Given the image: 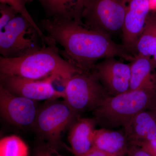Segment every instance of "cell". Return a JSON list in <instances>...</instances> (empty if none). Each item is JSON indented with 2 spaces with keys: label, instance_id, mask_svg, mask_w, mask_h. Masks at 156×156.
<instances>
[{
  "label": "cell",
  "instance_id": "15",
  "mask_svg": "<svg viewBox=\"0 0 156 156\" xmlns=\"http://www.w3.org/2000/svg\"><path fill=\"white\" fill-rule=\"evenodd\" d=\"M131 62V79L128 91L156 89V73L152 65L151 58L135 56Z\"/></svg>",
  "mask_w": 156,
  "mask_h": 156
},
{
  "label": "cell",
  "instance_id": "11",
  "mask_svg": "<svg viewBox=\"0 0 156 156\" xmlns=\"http://www.w3.org/2000/svg\"><path fill=\"white\" fill-rule=\"evenodd\" d=\"M126 14L122 32V46L130 56L136 55V48L149 13V0H125Z\"/></svg>",
  "mask_w": 156,
  "mask_h": 156
},
{
  "label": "cell",
  "instance_id": "20",
  "mask_svg": "<svg viewBox=\"0 0 156 156\" xmlns=\"http://www.w3.org/2000/svg\"><path fill=\"white\" fill-rule=\"evenodd\" d=\"M0 31L3 30L11 20L19 14L12 7L4 3H0Z\"/></svg>",
  "mask_w": 156,
  "mask_h": 156
},
{
  "label": "cell",
  "instance_id": "12",
  "mask_svg": "<svg viewBox=\"0 0 156 156\" xmlns=\"http://www.w3.org/2000/svg\"><path fill=\"white\" fill-rule=\"evenodd\" d=\"M97 125L95 118L76 119L68 129V140L76 156H85L94 148L93 136Z\"/></svg>",
  "mask_w": 156,
  "mask_h": 156
},
{
  "label": "cell",
  "instance_id": "21",
  "mask_svg": "<svg viewBox=\"0 0 156 156\" xmlns=\"http://www.w3.org/2000/svg\"><path fill=\"white\" fill-rule=\"evenodd\" d=\"M152 156H156V139L142 141L135 144Z\"/></svg>",
  "mask_w": 156,
  "mask_h": 156
},
{
  "label": "cell",
  "instance_id": "22",
  "mask_svg": "<svg viewBox=\"0 0 156 156\" xmlns=\"http://www.w3.org/2000/svg\"><path fill=\"white\" fill-rule=\"evenodd\" d=\"M126 156H152L138 146L130 144Z\"/></svg>",
  "mask_w": 156,
  "mask_h": 156
},
{
  "label": "cell",
  "instance_id": "5",
  "mask_svg": "<svg viewBox=\"0 0 156 156\" xmlns=\"http://www.w3.org/2000/svg\"><path fill=\"white\" fill-rule=\"evenodd\" d=\"M64 86L63 100L79 116L94 111L111 96L91 71L74 75Z\"/></svg>",
  "mask_w": 156,
  "mask_h": 156
},
{
  "label": "cell",
  "instance_id": "10",
  "mask_svg": "<svg viewBox=\"0 0 156 156\" xmlns=\"http://www.w3.org/2000/svg\"><path fill=\"white\" fill-rule=\"evenodd\" d=\"M91 71L111 96L128 92L130 87L131 66L115 57L105 58L97 62Z\"/></svg>",
  "mask_w": 156,
  "mask_h": 156
},
{
  "label": "cell",
  "instance_id": "18",
  "mask_svg": "<svg viewBox=\"0 0 156 156\" xmlns=\"http://www.w3.org/2000/svg\"><path fill=\"white\" fill-rule=\"evenodd\" d=\"M29 149L19 136L11 135L0 140V156H29Z\"/></svg>",
  "mask_w": 156,
  "mask_h": 156
},
{
  "label": "cell",
  "instance_id": "2",
  "mask_svg": "<svg viewBox=\"0 0 156 156\" xmlns=\"http://www.w3.org/2000/svg\"><path fill=\"white\" fill-rule=\"evenodd\" d=\"M81 72L62 56L56 45L44 46L35 53L18 58L0 56V74L33 80L54 77L64 86L73 76Z\"/></svg>",
  "mask_w": 156,
  "mask_h": 156
},
{
  "label": "cell",
  "instance_id": "19",
  "mask_svg": "<svg viewBox=\"0 0 156 156\" xmlns=\"http://www.w3.org/2000/svg\"><path fill=\"white\" fill-rule=\"evenodd\" d=\"M30 2H32V0H0V3L7 4L11 6L18 12V14L22 15L29 21L38 33L41 39L43 46L53 44V41L44 33L27 11L26 5L27 3Z\"/></svg>",
  "mask_w": 156,
  "mask_h": 156
},
{
  "label": "cell",
  "instance_id": "26",
  "mask_svg": "<svg viewBox=\"0 0 156 156\" xmlns=\"http://www.w3.org/2000/svg\"><path fill=\"white\" fill-rule=\"evenodd\" d=\"M152 65L154 69H156V50L153 56L151 58Z\"/></svg>",
  "mask_w": 156,
  "mask_h": 156
},
{
  "label": "cell",
  "instance_id": "4",
  "mask_svg": "<svg viewBox=\"0 0 156 156\" xmlns=\"http://www.w3.org/2000/svg\"><path fill=\"white\" fill-rule=\"evenodd\" d=\"M79 117L64 100L46 101L39 107L32 129L40 141L57 151L62 145V133Z\"/></svg>",
  "mask_w": 156,
  "mask_h": 156
},
{
  "label": "cell",
  "instance_id": "7",
  "mask_svg": "<svg viewBox=\"0 0 156 156\" xmlns=\"http://www.w3.org/2000/svg\"><path fill=\"white\" fill-rule=\"evenodd\" d=\"M125 0H87L82 21L89 28L111 36L122 30Z\"/></svg>",
  "mask_w": 156,
  "mask_h": 156
},
{
  "label": "cell",
  "instance_id": "13",
  "mask_svg": "<svg viewBox=\"0 0 156 156\" xmlns=\"http://www.w3.org/2000/svg\"><path fill=\"white\" fill-rule=\"evenodd\" d=\"M123 128L131 144L156 139V109L139 113Z\"/></svg>",
  "mask_w": 156,
  "mask_h": 156
},
{
  "label": "cell",
  "instance_id": "9",
  "mask_svg": "<svg viewBox=\"0 0 156 156\" xmlns=\"http://www.w3.org/2000/svg\"><path fill=\"white\" fill-rule=\"evenodd\" d=\"M39 107L37 101L14 95L0 86V113L11 125L32 129Z\"/></svg>",
  "mask_w": 156,
  "mask_h": 156
},
{
  "label": "cell",
  "instance_id": "8",
  "mask_svg": "<svg viewBox=\"0 0 156 156\" xmlns=\"http://www.w3.org/2000/svg\"><path fill=\"white\" fill-rule=\"evenodd\" d=\"M54 77L44 80H33L15 76L0 74V86L14 95L38 101L63 98L64 92L55 89Z\"/></svg>",
  "mask_w": 156,
  "mask_h": 156
},
{
  "label": "cell",
  "instance_id": "23",
  "mask_svg": "<svg viewBox=\"0 0 156 156\" xmlns=\"http://www.w3.org/2000/svg\"><path fill=\"white\" fill-rule=\"evenodd\" d=\"M41 142V144L37 146L34 150L33 156H47L45 151V144Z\"/></svg>",
  "mask_w": 156,
  "mask_h": 156
},
{
  "label": "cell",
  "instance_id": "16",
  "mask_svg": "<svg viewBox=\"0 0 156 156\" xmlns=\"http://www.w3.org/2000/svg\"><path fill=\"white\" fill-rule=\"evenodd\" d=\"M41 5L48 18L82 20L87 0H32Z\"/></svg>",
  "mask_w": 156,
  "mask_h": 156
},
{
  "label": "cell",
  "instance_id": "24",
  "mask_svg": "<svg viewBox=\"0 0 156 156\" xmlns=\"http://www.w3.org/2000/svg\"><path fill=\"white\" fill-rule=\"evenodd\" d=\"M85 156H114L99 150L95 148L93 149Z\"/></svg>",
  "mask_w": 156,
  "mask_h": 156
},
{
  "label": "cell",
  "instance_id": "17",
  "mask_svg": "<svg viewBox=\"0 0 156 156\" xmlns=\"http://www.w3.org/2000/svg\"><path fill=\"white\" fill-rule=\"evenodd\" d=\"M156 50V12L150 11L136 44L135 56L151 58Z\"/></svg>",
  "mask_w": 156,
  "mask_h": 156
},
{
  "label": "cell",
  "instance_id": "1",
  "mask_svg": "<svg viewBox=\"0 0 156 156\" xmlns=\"http://www.w3.org/2000/svg\"><path fill=\"white\" fill-rule=\"evenodd\" d=\"M41 26L51 40L59 44L62 56L82 72L91 71L101 59L120 57L131 61L122 45L112 40L110 36L89 28L82 20L45 18Z\"/></svg>",
  "mask_w": 156,
  "mask_h": 156
},
{
  "label": "cell",
  "instance_id": "3",
  "mask_svg": "<svg viewBox=\"0 0 156 156\" xmlns=\"http://www.w3.org/2000/svg\"><path fill=\"white\" fill-rule=\"evenodd\" d=\"M154 109L156 89H141L110 96L93 113L97 125L111 129L124 127L141 112Z\"/></svg>",
  "mask_w": 156,
  "mask_h": 156
},
{
  "label": "cell",
  "instance_id": "25",
  "mask_svg": "<svg viewBox=\"0 0 156 156\" xmlns=\"http://www.w3.org/2000/svg\"><path fill=\"white\" fill-rule=\"evenodd\" d=\"M45 144V151L47 156H63L58 153L57 151L52 149L48 147L47 144L44 142Z\"/></svg>",
  "mask_w": 156,
  "mask_h": 156
},
{
  "label": "cell",
  "instance_id": "6",
  "mask_svg": "<svg viewBox=\"0 0 156 156\" xmlns=\"http://www.w3.org/2000/svg\"><path fill=\"white\" fill-rule=\"evenodd\" d=\"M43 47L36 29L20 14L0 31V54L4 58L27 56Z\"/></svg>",
  "mask_w": 156,
  "mask_h": 156
},
{
  "label": "cell",
  "instance_id": "14",
  "mask_svg": "<svg viewBox=\"0 0 156 156\" xmlns=\"http://www.w3.org/2000/svg\"><path fill=\"white\" fill-rule=\"evenodd\" d=\"M94 147L114 156H126L129 143L124 131L101 128L93 136Z\"/></svg>",
  "mask_w": 156,
  "mask_h": 156
}]
</instances>
